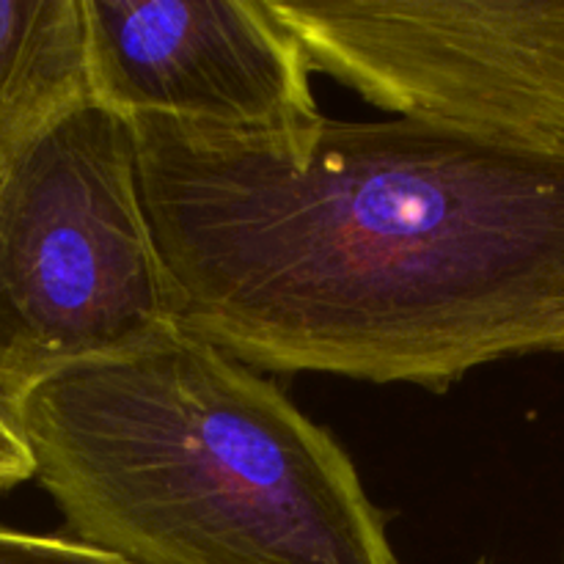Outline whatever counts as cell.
I'll list each match as a JSON object with an SVG mask.
<instances>
[{"label": "cell", "mask_w": 564, "mask_h": 564, "mask_svg": "<svg viewBox=\"0 0 564 564\" xmlns=\"http://www.w3.org/2000/svg\"><path fill=\"white\" fill-rule=\"evenodd\" d=\"M180 325L246 367L444 391L564 356V160L391 121L132 119Z\"/></svg>", "instance_id": "6da1fadb"}, {"label": "cell", "mask_w": 564, "mask_h": 564, "mask_svg": "<svg viewBox=\"0 0 564 564\" xmlns=\"http://www.w3.org/2000/svg\"><path fill=\"white\" fill-rule=\"evenodd\" d=\"M9 405L36 482L94 549L135 564H400L334 435L191 330Z\"/></svg>", "instance_id": "7a4b0ae2"}, {"label": "cell", "mask_w": 564, "mask_h": 564, "mask_svg": "<svg viewBox=\"0 0 564 564\" xmlns=\"http://www.w3.org/2000/svg\"><path fill=\"white\" fill-rule=\"evenodd\" d=\"M176 328L132 121L86 99L0 180V394L11 402Z\"/></svg>", "instance_id": "3957f363"}, {"label": "cell", "mask_w": 564, "mask_h": 564, "mask_svg": "<svg viewBox=\"0 0 564 564\" xmlns=\"http://www.w3.org/2000/svg\"><path fill=\"white\" fill-rule=\"evenodd\" d=\"M314 72L397 119L564 160V0H270Z\"/></svg>", "instance_id": "277c9868"}, {"label": "cell", "mask_w": 564, "mask_h": 564, "mask_svg": "<svg viewBox=\"0 0 564 564\" xmlns=\"http://www.w3.org/2000/svg\"><path fill=\"white\" fill-rule=\"evenodd\" d=\"M94 102L124 119H169L281 135L323 119L314 66L270 0H80Z\"/></svg>", "instance_id": "5b68a950"}, {"label": "cell", "mask_w": 564, "mask_h": 564, "mask_svg": "<svg viewBox=\"0 0 564 564\" xmlns=\"http://www.w3.org/2000/svg\"><path fill=\"white\" fill-rule=\"evenodd\" d=\"M86 99L80 0H0V180L33 138Z\"/></svg>", "instance_id": "8992f818"}, {"label": "cell", "mask_w": 564, "mask_h": 564, "mask_svg": "<svg viewBox=\"0 0 564 564\" xmlns=\"http://www.w3.org/2000/svg\"><path fill=\"white\" fill-rule=\"evenodd\" d=\"M0 564H135L102 549L53 534L0 527Z\"/></svg>", "instance_id": "52a82bcc"}, {"label": "cell", "mask_w": 564, "mask_h": 564, "mask_svg": "<svg viewBox=\"0 0 564 564\" xmlns=\"http://www.w3.org/2000/svg\"><path fill=\"white\" fill-rule=\"evenodd\" d=\"M28 479H36L33 452L28 446L14 411L6 402V397L0 394V490L17 488Z\"/></svg>", "instance_id": "ba28073f"}, {"label": "cell", "mask_w": 564, "mask_h": 564, "mask_svg": "<svg viewBox=\"0 0 564 564\" xmlns=\"http://www.w3.org/2000/svg\"><path fill=\"white\" fill-rule=\"evenodd\" d=\"M479 564H488V562H479Z\"/></svg>", "instance_id": "9c48e42d"}]
</instances>
